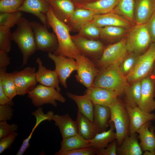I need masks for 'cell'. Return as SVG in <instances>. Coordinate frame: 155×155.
I'll list each match as a JSON object with an SVG mask.
<instances>
[{"label": "cell", "instance_id": "7", "mask_svg": "<svg viewBox=\"0 0 155 155\" xmlns=\"http://www.w3.org/2000/svg\"><path fill=\"white\" fill-rule=\"evenodd\" d=\"M155 62V42L152 43L143 54L139 55L132 71L126 76L128 83L141 80L149 74Z\"/></svg>", "mask_w": 155, "mask_h": 155}, {"label": "cell", "instance_id": "54", "mask_svg": "<svg viewBox=\"0 0 155 155\" xmlns=\"http://www.w3.org/2000/svg\"></svg>", "mask_w": 155, "mask_h": 155}, {"label": "cell", "instance_id": "11", "mask_svg": "<svg viewBox=\"0 0 155 155\" xmlns=\"http://www.w3.org/2000/svg\"><path fill=\"white\" fill-rule=\"evenodd\" d=\"M35 67H28L20 71L12 73L17 95L23 96L28 94L36 86Z\"/></svg>", "mask_w": 155, "mask_h": 155}, {"label": "cell", "instance_id": "52", "mask_svg": "<svg viewBox=\"0 0 155 155\" xmlns=\"http://www.w3.org/2000/svg\"><path fill=\"white\" fill-rule=\"evenodd\" d=\"M154 74L155 75V63H154Z\"/></svg>", "mask_w": 155, "mask_h": 155}, {"label": "cell", "instance_id": "30", "mask_svg": "<svg viewBox=\"0 0 155 155\" xmlns=\"http://www.w3.org/2000/svg\"><path fill=\"white\" fill-rule=\"evenodd\" d=\"M119 0H97L83 4L79 8L93 11L96 14H104L112 12Z\"/></svg>", "mask_w": 155, "mask_h": 155}, {"label": "cell", "instance_id": "1", "mask_svg": "<svg viewBox=\"0 0 155 155\" xmlns=\"http://www.w3.org/2000/svg\"><path fill=\"white\" fill-rule=\"evenodd\" d=\"M46 19L49 27L52 28L58 41V47L54 54L74 59L82 54L72 40L69 27L55 16L51 6L46 13Z\"/></svg>", "mask_w": 155, "mask_h": 155}, {"label": "cell", "instance_id": "38", "mask_svg": "<svg viewBox=\"0 0 155 155\" xmlns=\"http://www.w3.org/2000/svg\"><path fill=\"white\" fill-rule=\"evenodd\" d=\"M125 28L118 26H107L101 28L100 37L107 40L118 37L123 35Z\"/></svg>", "mask_w": 155, "mask_h": 155}, {"label": "cell", "instance_id": "40", "mask_svg": "<svg viewBox=\"0 0 155 155\" xmlns=\"http://www.w3.org/2000/svg\"><path fill=\"white\" fill-rule=\"evenodd\" d=\"M10 29L0 27V50L7 53L11 49Z\"/></svg>", "mask_w": 155, "mask_h": 155}, {"label": "cell", "instance_id": "18", "mask_svg": "<svg viewBox=\"0 0 155 155\" xmlns=\"http://www.w3.org/2000/svg\"><path fill=\"white\" fill-rule=\"evenodd\" d=\"M36 62L38 65V69L35 73L37 82L43 85L54 88L60 92V82L55 71L47 69L43 65L40 58L36 59Z\"/></svg>", "mask_w": 155, "mask_h": 155}, {"label": "cell", "instance_id": "15", "mask_svg": "<svg viewBox=\"0 0 155 155\" xmlns=\"http://www.w3.org/2000/svg\"><path fill=\"white\" fill-rule=\"evenodd\" d=\"M125 104L129 119V134L136 133L145 123L155 119L154 113L145 112L138 106H131L126 103Z\"/></svg>", "mask_w": 155, "mask_h": 155}, {"label": "cell", "instance_id": "39", "mask_svg": "<svg viewBox=\"0 0 155 155\" xmlns=\"http://www.w3.org/2000/svg\"><path fill=\"white\" fill-rule=\"evenodd\" d=\"M24 0H0V12L13 13L18 11Z\"/></svg>", "mask_w": 155, "mask_h": 155}, {"label": "cell", "instance_id": "6", "mask_svg": "<svg viewBox=\"0 0 155 155\" xmlns=\"http://www.w3.org/2000/svg\"><path fill=\"white\" fill-rule=\"evenodd\" d=\"M28 94L32 103L37 107L49 104L56 107V101L62 103L66 102L65 98L56 89L40 84L36 86Z\"/></svg>", "mask_w": 155, "mask_h": 155}, {"label": "cell", "instance_id": "48", "mask_svg": "<svg viewBox=\"0 0 155 155\" xmlns=\"http://www.w3.org/2000/svg\"><path fill=\"white\" fill-rule=\"evenodd\" d=\"M35 129L33 128L28 136L23 140L20 148L16 153V155H23L28 148L30 146V141Z\"/></svg>", "mask_w": 155, "mask_h": 155}, {"label": "cell", "instance_id": "53", "mask_svg": "<svg viewBox=\"0 0 155 155\" xmlns=\"http://www.w3.org/2000/svg\"><path fill=\"white\" fill-rule=\"evenodd\" d=\"M86 0V1H87V0Z\"/></svg>", "mask_w": 155, "mask_h": 155}, {"label": "cell", "instance_id": "12", "mask_svg": "<svg viewBox=\"0 0 155 155\" xmlns=\"http://www.w3.org/2000/svg\"><path fill=\"white\" fill-rule=\"evenodd\" d=\"M48 57L55 64V70L57 73L60 83L64 88H67V79L73 71L76 70L75 60L73 58L56 55L50 52L48 53Z\"/></svg>", "mask_w": 155, "mask_h": 155}, {"label": "cell", "instance_id": "16", "mask_svg": "<svg viewBox=\"0 0 155 155\" xmlns=\"http://www.w3.org/2000/svg\"><path fill=\"white\" fill-rule=\"evenodd\" d=\"M47 0H24L18 11L32 14L36 16L42 24L49 27L46 13L50 7Z\"/></svg>", "mask_w": 155, "mask_h": 155}, {"label": "cell", "instance_id": "49", "mask_svg": "<svg viewBox=\"0 0 155 155\" xmlns=\"http://www.w3.org/2000/svg\"><path fill=\"white\" fill-rule=\"evenodd\" d=\"M7 53L0 50V69L7 68L10 63V59Z\"/></svg>", "mask_w": 155, "mask_h": 155}, {"label": "cell", "instance_id": "21", "mask_svg": "<svg viewBox=\"0 0 155 155\" xmlns=\"http://www.w3.org/2000/svg\"><path fill=\"white\" fill-rule=\"evenodd\" d=\"M54 13L60 20L67 24L75 10L70 0H47Z\"/></svg>", "mask_w": 155, "mask_h": 155}, {"label": "cell", "instance_id": "5", "mask_svg": "<svg viewBox=\"0 0 155 155\" xmlns=\"http://www.w3.org/2000/svg\"><path fill=\"white\" fill-rule=\"evenodd\" d=\"M151 41L146 23L136 24L131 29L126 38L128 53L138 54L148 47Z\"/></svg>", "mask_w": 155, "mask_h": 155}, {"label": "cell", "instance_id": "31", "mask_svg": "<svg viewBox=\"0 0 155 155\" xmlns=\"http://www.w3.org/2000/svg\"><path fill=\"white\" fill-rule=\"evenodd\" d=\"M7 68L0 69V85L5 95L11 100L17 95L12 73L6 72Z\"/></svg>", "mask_w": 155, "mask_h": 155}, {"label": "cell", "instance_id": "35", "mask_svg": "<svg viewBox=\"0 0 155 155\" xmlns=\"http://www.w3.org/2000/svg\"><path fill=\"white\" fill-rule=\"evenodd\" d=\"M78 35L87 39L96 40L100 37L101 28L91 21L83 25L78 31Z\"/></svg>", "mask_w": 155, "mask_h": 155}, {"label": "cell", "instance_id": "44", "mask_svg": "<svg viewBox=\"0 0 155 155\" xmlns=\"http://www.w3.org/2000/svg\"><path fill=\"white\" fill-rule=\"evenodd\" d=\"M18 133L16 132L3 137L0 140V154L9 148L18 136Z\"/></svg>", "mask_w": 155, "mask_h": 155}, {"label": "cell", "instance_id": "27", "mask_svg": "<svg viewBox=\"0 0 155 155\" xmlns=\"http://www.w3.org/2000/svg\"><path fill=\"white\" fill-rule=\"evenodd\" d=\"M66 95L74 101L78 107V110L92 121H93L94 105L91 100L86 95H79L70 92Z\"/></svg>", "mask_w": 155, "mask_h": 155}, {"label": "cell", "instance_id": "26", "mask_svg": "<svg viewBox=\"0 0 155 155\" xmlns=\"http://www.w3.org/2000/svg\"><path fill=\"white\" fill-rule=\"evenodd\" d=\"M96 14L92 10L79 8L75 10L67 24L70 29L78 31L83 25L91 21Z\"/></svg>", "mask_w": 155, "mask_h": 155}, {"label": "cell", "instance_id": "43", "mask_svg": "<svg viewBox=\"0 0 155 155\" xmlns=\"http://www.w3.org/2000/svg\"><path fill=\"white\" fill-rule=\"evenodd\" d=\"M18 125L16 124H9L7 121L0 122V139L16 132Z\"/></svg>", "mask_w": 155, "mask_h": 155}, {"label": "cell", "instance_id": "45", "mask_svg": "<svg viewBox=\"0 0 155 155\" xmlns=\"http://www.w3.org/2000/svg\"><path fill=\"white\" fill-rule=\"evenodd\" d=\"M11 106L0 104V121H9L13 116V110Z\"/></svg>", "mask_w": 155, "mask_h": 155}, {"label": "cell", "instance_id": "24", "mask_svg": "<svg viewBox=\"0 0 155 155\" xmlns=\"http://www.w3.org/2000/svg\"><path fill=\"white\" fill-rule=\"evenodd\" d=\"M117 152L119 155L143 154V151L138 142L137 133L127 135L121 144L117 146Z\"/></svg>", "mask_w": 155, "mask_h": 155}, {"label": "cell", "instance_id": "22", "mask_svg": "<svg viewBox=\"0 0 155 155\" xmlns=\"http://www.w3.org/2000/svg\"><path fill=\"white\" fill-rule=\"evenodd\" d=\"M52 120L59 128L63 138L78 134L76 124L68 113L63 115H54Z\"/></svg>", "mask_w": 155, "mask_h": 155}, {"label": "cell", "instance_id": "55", "mask_svg": "<svg viewBox=\"0 0 155 155\" xmlns=\"http://www.w3.org/2000/svg\"></svg>", "mask_w": 155, "mask_h": 155}, {"label": "cell", "instance_id": "19", "mask_svg": "<svg viewBox=\"0 0 155 155\" xmlns=\"http://www.w3.org/2000/svg\"><path fill=\"white\" fill-rule=\"evenodd\" d=\"M91 21L100 28L107 26H114L126 28L131 26L130 21L113 12L104 14H96Z\"/></svg>", "mask_w": 155, "mask_h": 155}, {"label": "cell", "instance_id": "4", "mask_svg": "<svg viewBox=\"0 0 155 155\" xmlns=\"http://www.w3.org/2000/svg\"><path fill=\"white\" fill-rule=\"evenodd\" d=\"M111 113L109 122L115 126L117 146L129 134V119L125 104L117 98L109 107Z\"/></svg>", "mask_w": 155, "mask_h": 155}, {"label": "cell", "instance_id": "17", "mask_svg": "<svg viewBox=\"0 0 155 155\" xmlns=\"http://www.w3.org/2000/svg\"><path fill=\"white\" fill-rule=\"evenodd\" d=\"M141 81V97L138 107L145 112L151 113L155 109L154 82L152 78L148 76L142 79Z\"/></svg>", "mask_w": 155, "mask_h": 155}, {"label": "cell", "instance_id": "25", "mask_svg": "<svg viewBox=\"0 0 155 155\" xmlns=\"http://www.w3.org/2000/svg\"><path fill=\"white\" fill-rule=\"evenodd\" d=\"M109 129L97 133L91 140H89V147L97 150L105 148L113 140H116V134L114 131V125L113 122H109Z\"/></svg>", "mask_w": 155, "mask_h": 155}, {"label": "cell", "instance_id": "41", "mask_svg": "<svg viewBox=\"0 0 155 155\" xmlns=\"http://www.w3.org/2000/svg\"><path fill=\"white\" fill-rule=\"evenodd\" d=\"M98 150L91 147L78 148L69 151L59 150L55 155H96Z\"/></svg>", "mask_w": 155, "mask_h": 155}, {"label": "cell", "instance_id": "9", "mask_svg": "<svg viewBox=\"0 0 155 155\" xmlns=\"http://www.w3.org/2000/svg\"><path fill=\"white\" fill-rule=\"evenodd\" d=\"M30 23L37 50L54 53L58 47V41L55 33L50 32L47 27L38 22L33 21Z\"/></svg>", "mask_w": 155, "mask_h": 155}, {"label": "cell", "instance_id": "13", "mask_svg": "<svg viewBox=\"0 0 155 155\" xmlns=\"http://www.w3.org/2000/svg\"><path fill=\"white\" fill-rule=\"evenodd\" d=\"M84 94L88 96L94 105L110 107L120 94L117 92L106 88L91 86L87 88Z\"/></svg>", "mask_w": 155, "mask_h": 155}, {"label": "cell", "instance_id": "51", "mask_svg": "<svg viewBox=\"0 0 155 155\" xmlns=\"http://www.w3.org/2000/svg\"><path fill=\"white\" fill-rule=\"evenodd\" d=\"M144 155H155V152H152L149 151H145L143 154Z\"/></svg>", "mask_w": 155, "mask_h": 155}, {"label": "cell", "instance_id": "10", "mask_svg": "<svg viewBox=\"0 0 155 155\" xmlns=\"http://www.w3.org/2000/svg\"><path fill=\"white\" fill-rule=\"evenodd\" d=\"M126 38L108 46L104 50L99 59L94 62L98 67L121 62L128 53L126 45Z\"/></svg>", "mask_w": 155, "mask_h": 155}, {"label": "cell", "instance_id": "3", "mask_svg": "<svg viewBox=\"0 0 155 155\" xmlns=\"http://www.w3.org/2000/svg\"><path fill=\"white\" fill-rule=\"evenodd\" d=\"M120 63L100 67L91 86L113 90L120 95L124 93L129 85L126 76L119 70Z\"/></svg>", "mask_w": 155, "mask_h": 155}, {"label": "cell", "instance_id": "36", "mask_svg": "<svg viewBox=\"0 0 155 155\" xmlns=\"http://www.w3.org/2000/svg\"><path fill=\"white\" fill-rule=\"evenodd\" d=\"M120 63L119 68L121 72L126 76L133 69L138 60L139 55L129 53Z\"/></svg>", "mask_w": 155, "mask_h": 155}, {"label": "cell", "instance_id": "28", "mask_svg": "<svg viewBox=\"0 0 155 155\" xmlns=\"http://www.w3.org/2000/svg\"><path fill=\"white\" fill-rule=\"evenodd\" d=\"M150 122L142 126L137 131L138 138L140 141V144L142 150L155 152V135L154 130L150 128Z\"/></svg>", "mask_w": 155, "mask_h": 155}, {"label": "cell", "instance_id": "32", "mask_svg": "<svg viewBox=\"0 0 155 155\" xmlns=\"http://www.w3.org/2000/svg\"><path fill=\"white\" fill-rule=\"evenodd\" d=\"M89 140L79 134L63 138L61 142L60 150L67 151L88 146Z\"/></svg>", "mask_w": 155, "mask_h": 155}, {"label": "cell", "instance_id": "46", "mask_svg": "<svg viewBox=\"0 0 155 155\" xmlns=\"http://www.w3.org/2000/svg\"><path fill=\"white\" fill-rule=\"evenodd\" d=\"M117 143L116 140L111 142L105 148L98 150L97 155H117Z\"/></svg>", "mask_w": 155, "mask_h": 155}, {"label": "cell", "instance_id": "42", "mask_svg": "<svg viewBox=\"0 0 155 155\" xmlns=\"http://www.w3.org/2000/svg\"><path fill=\"white\" fill-rule=\"evenodd\" d=\"M34 115L36 119L35 124L33 128L35 129L38 125L42 121L48 120L51 121L52 118L54 115V113L52 111H50L46 114H44L42 107H39L36 111L31 113Z\"/></svg>", "mask_w": 155, "mask_h": 155}, {"label": "cell", "instance_id": "23", "mask_svg": "<svg viewBox=\"0 0 155 155\" xmlns=\"http://www.w3.org/2000/svg\"><path fill=\"white\" fill-rule=\"evenodd\" d=\"M75 122L78 134L89 140L98 133L99 130L93 121H92L78 110Z\"/></svg>", "mask_w": 155, "mask_h": 155}, {"label": "cell", "instance_id": "50", "mask_svg": "<svg viewBox=\"0 0 155 155\" xmlns=\"http://www.w3.org/2000/svg\"><path fill=\"white\" fill-rule=\"evenodd\" d=\"M13 104V101L10 99L4 94L1 86L0 85V104H7L12 106Z\"/></svg>", "mask_w": 155, "mask_h": 155}, {"label": "cell", "instance_id": "2", "mask_svg": "<svg viewBox=\"0 0 155 155\" xmlns=\"http://www.w3.org/2000/svg\"><path fill=\"white\" fill-rule=\"evenodd\" d=\"M15 30L11 32V41L17 45L22 55V67L27 64L30 57L37 50L33 29L30 22L22 17L16 24Z\"/></svg>", "mask_w": 155, "mask_h": 155}, {"label": "cell", "instance_id": "20", "mask_svg": "<svg viewBox=\"0 0 155 155\" xmlns=\"http://www.w3.org/2000/svg\"><path fill=\"white\" fill-rule=\"evenodd\" d=\"M155 11V0H136L134 18L136 24L146 23Z\"/></svg>", "mask_w": 155, "mask_h": 155}, {"label": "cell", "instance_id": "14", "mask_svg": "<svg viewBox=\"0 0 155 155\" xmlns=\"http://www.w3.org/2000/svg\"><path fill=\"white\" fill-rule=\"evenodd\" d=\"M71 37L82 53L94 62L96 55L104 50V45L100 41L87 39L78 34Z\"/></svg>", "mask_w": 155, "mask_h": 155}, {"label": "cell", "instance_id": "29", "mask_svg": "<svg viewBox=\"0 0 155 155\" xmlns=\"http://www.w3.org/2000/svg\"><path fill=\"white\" fill-rule=\"evenodd\" d=\"M110 108L98 104L94 105L93 121L100 132L106 131L111 119Z\"/></svg>", "mask_w": 155, "mask_h": 155}, {"label": "cell", "instance_id": "33", "mask_svg": "<svg viewBox=\"0 0 155 155\" xmlns=\"http://www.w3.org/2000/svg\"><path fill=\"white\" fill-rule=\"evenodd\" d=\"M126 89V104L131 106H138L141 94V81L138 80L132 82Z\"/></svg>", "mask_w": 155, "mask_h": 155}, {"label": "cell", "instance_id": "37", "mask_svg": "<svg viewBox=\"0 0 155 155\" xmlns=\"http://www.w3.org/2000/svg\"><path fill=\"white\" fill-rule=\"evenodd\" d=\"M22 12L18 11L13 13H0V27L9 29L16 24L22 17Z\"/></svg>", "mask_w": 155, "mask_h": 155}, {"label": "cell", "instance_id": "34", "mask_svg": "<svg viewBox=\"0 0 155 155\" xmlns=\"http://www.w3.org/2000/svg\"><path fill=\"white\" fill-rule=\"evenodd\" d=\"M135 0H119L112 12L122 16L130 22L134 20Z\"/></svg>", "mask_w": 155, "mask_h": 155}, {"label": "cell", "instance_id": "47", "mask_svg": "<svg viewBox=\"0 0 155 155\" xmlns=\"http://www.w3.org/2000/svg\"><path fill=\"white\" fill-rule=\"evenodd\" d=\"M146 24L152 41L155 42V11Z\"/></svg>", "mask_w": 155, "mask_h": 155}, {"label": "cell", "instance_id": "8", "mask_svg": "<svg viewBox=\"0 0 155 155\" xmlns=\"http://www.w3.org/2000/svg\"><path fill=\"white\" fill-rule=\"evenodd\" d=\"M74 59L77 65L76 80L88 88L91 87L99 71L95 63L81 54Z\"/></svg>", "mask_w": 155, "mask_h": 155}]
</instances>
